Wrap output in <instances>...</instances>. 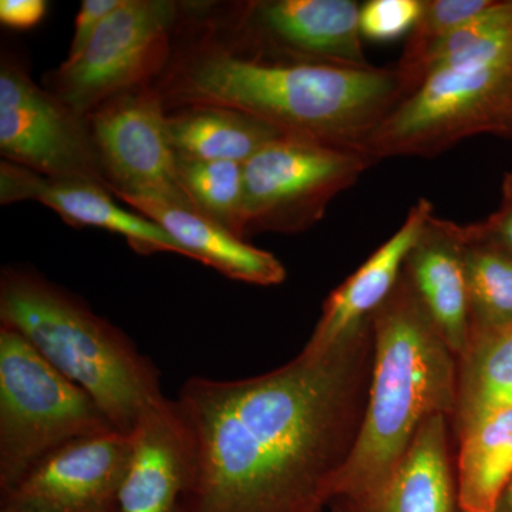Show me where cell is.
<instances>
[{
  "label": "cell",
  "instance_id": "obj_1",
  "mask_svg": "<svg viewBox=\"0 0 512 512\" xmlns=\"http://www.w3.org/2000/svg\"><path fill=\"white\" fill-rule=\"evenodd\" d=\"M373 320L264 375L191 377L177 403L197 464L178 512H309L348 463L372 379Z\"/></svg>",
  "mask_w": 512,
  "mask_h": 512
},
{
  "label": "cell",
  "instance_id": "obj_2",
  "mask_svg": "<svg viewBox=\"0 0 512 512\" xmlns=\"http://www.w3.org/2000/svg\"><path fill=\"white\" fill-rule=\"evenodd\" d=\"M168 111L231 107L288 136L365 153L373 131L407 97L393 67L279 63L238 55L183 12L170 63L154 83Z\"/></svg>",
  "mask_w": 512,
  "mask_h": 512
},
{
  "label": "cell",
  "instance_id": "obj_3",
  "mask_svg": "<svg viewBox=\"0 0 512 512\" xmlns=\"http://www.w3.org/2000/svg\"><path fill=\"white\" fill-rule=\"evenodd\" d=\"M426 76L373 131L365 153L433 157L478 134L512 140V0H497L454 30Z\"/></svg>",
  "mask_w": 512,
  "mask_h": 512
},
{
  "label": "cell",
  "instance_id": "obj_4",
  "mask_svg": "<svg viewBox=\"0 0 512 512\" xmlns=\"http://www.w3.org/2000/svg\"><path fill=\"white\" fill-rule=\"evenodd\" d=\"M372 379L362 427L328 501L379 483L399 464L421 424L457 404V357L403 275L373 316ZM326 501V504H328Z\"/></svg>",
  "mask_w": 512,
  "mask_h": 512
},
{
  "label": "cell",
  "instance_id": "obj_5",
  "mask_svg": "<svg viewBox=\"0 0 512 512\" xmlns=\"http://www.w3.org/2000/svg\"><path fill=\"white\" fill-rule=\"evenodd\" d=\"M0 326L89 394L120 433L131 434L141 414L165 397L157 366L127 335L39 272L3 268Z\"/></svg>",
  "mask_w": 512,
  "mask_h": 512
},
{
  "label": "cell",
  "instance_id": "obj_6",
  "mask_svg": "<svg viewBox=\"0 0 512 512\" xmlns=\"http://www.w3.org/2000/svg\"><path fill=\"white\" fill-rule=\"evenodd\" d=\"M117 431L92 397L0 326V495L57 448Z\"/></svg>",
  "mask_w": 512,
  "mask_h": 512
},
{
  "label": "cell",
  "instance_id": "obj_7",
  "mask_svg": "<svg viewBox=\"0 0 512 512\" xmlns=\"http://www.w3.org/2000/svg\"><path fill=\"white\" fill-rule=\"evenodd\" d=\"M185 12L238 55L266 62L369 67L353 0H249L185 5Z\"/></svg>",
  "mask_w": 512,
  "mask_h": 512
},
{
  "label": "cell",
  "instance_id": "obj_8",
  "mask_svg": "<svg viewBox=\"0 0 512 512\" xmlns=\"http://www.w3.org/2000/svg\"><path fill=\"white\" fill-rule=\"evenodd\" d=\"M173 0H124L76 59L49 74L46 89L87 117L104 101L163 76L183 19Z\"/></svg>",
  "mask_w": 512,
  "mask_h": 512
},
{
  "label": "cell",
  "instance_id": "obj_9",
  "mask_svg": "<svg viewBox=\"0 0 512 512\" xmlns=\"http://www.w3.org/2000/svg\"><path fill=\"white\" fill-rule=\"evenodd\" d=\"M375 158L306 138L284 136L244 164V237L299 234L325 217L330 202Z\"/></svg>",
  "mask_w": 512,
  "mask_h": 512
},
{
  "label": "cell",
  "instance_id": "obj_10",
  "mask_svg": "<svg viewBox=\"0 0 512 512\" xmlns=\"http://www.w3.org/2000/svg\"><path fill=\"white\" fill-rule=\"evenodd\" d=\"M0 153L46 177L109 188L86 117L6 55L0 64Z\"/></svg>",
  "mask_w": 512,
  "mask_h": 512
},
{
  "label": "cell",
  "instance_id": "obj_11",
  "mask_svg": "<svg viewBox=\"0 0 512 512\" xmlns=\"http://www.w3.org/2000/svg\"><path fill=\"white\" fill-rule=\"evenodd\" d=\"M167 114L160 90L151 84L111 97L86 119L114 197L165 201L192 210L177 181Z\"/></svg>",
  "mask_w": 512,
  "mask_h": 512
},
{
  "label": "cell",
  "instance_id": "obj_12",
  "mask_svg": "<svg viewBox=\"0 0 512 512\" xmlns=\"http://www.w3.org/2000/svg\"><path fill=\"white\" fill-rule=\"evenodd\" d=\"M131 453V436L120 431L70 441L39 461L0 501L49 510L117 507Z\"/></svg>",
  "mask_w": 512,
  "mask_h": 512
},
{
  "label": "cell",
  "instance_id": "obj_13",
  "mask_svg": "<svg viewBox=\"0 0 512 512\" xmlns=\"http://www.w3.org/2000/svg\"><path fill=\"white\" fill-rule=\"evenodd\" d=\"M133 453L121 484L119 512H178L194 478V434L177 400L164 397L131 431Z\"/></svg>",
  "mask_w": 512,
  "mask_h": 512
},
{
  "label": "cell",
  "instance_id": "obj_14",
  "mask_svg": "<svg viewBox=\"0 0 512 512\" xmlns=\"http://www.w3.org/2000/svg\"><path fill=\"white\" fill-rule=\"evenodd\" d=\"M454 446L450 419L430 417L389 476L326 505L332 512H458Z\"/></svg>",
  "mask_w": 512,
  "mask_h": 512
},
{
  "label": "cell",
  "instance_id": "obj_15",
  "mask_svg": "<svg viewBox=\"0 0 512 512\" xmlns=\"http://www.w3.org/2000/svg\"><path fill=\"white\" fill-rule=\"evenodd\" d=\"M104 185L89 181L57 180L3 160L0 163V202L36 201L55 211L73 227L106 229L120 235L137 254L173 252L183 248L156 222L126 211Z\"/></svg>",
  "mask_w": 512,
  "mask_h": 512
},
{
  "label": "cell",
  "instance_id": "obj_16",
  "mask_svg": "<svg viewBox=\"0 0 512 512\" xmlns=\"http://www.w3.org/2000/svg\"><path fill=\"white\" fill-rule=\"evenodd\" d=\"M402 275L458 359L470 338L463 225L431 215L406 256Z\"/></svg>",
  "mask_w": 512,
  "mask_h": 512
},
{
  "label": "cell",
  "instance_id": "obj_17",
  "mask_svg": "<svg viewBox=\"0 0 512 512\" xmlns=\"http://www.w3.org/2000/svg\"><path fill=\"white\" fill-rule=\"evenodd\" d=\"M431 215L433 205L430 201L421 198L416 202L402 227L326 298L322 315L305 346L311 349L330 348L372 322L377 309L399 282L406 256Z\"/></svg>",
  "mask_w": 512,
  "mask_h": 512
},
{
  "label": "cell",
  "instance_id": "obj_18",
  "mask_svg": "<svg viewBox=\"0 0 512 512\" xmlns=\"http://www.w3.org/2000/svg\"><path fill=\"white\" fill-rule=\"evenodd\" d=\"M126 204L160 225L183 248L185 258L210 266L232 281L256 286H274L285 281V266L274 254L252 247L247 239L237 237L190 208L154 200H130Z\"/></svg>",
  "mask_w": 512,
  "mask_h": 512
},
{
  "label": "cell",
  "instance_id": "obj_19",
  "mask_svg": "<svg viewBox=\"0 0 512 512\" xmlns=\"http://www.w3.org/2000/svg\"><path fill=\"white\" fill-rule=\"evenodd\" d=\"M167 133L177 156L239 164L288 136L251 114L215 104L168 111Z\"/></svg>",
  "mask_w": 512,
  "mask_h": 512
},
{
  "label": "cell",
  "instance_id": "obj_20",
  "mask_svg": "<svg viewBox=\"0 0 512 512\" xmlns=\"http://www.w3.org/2000/svg\"><path fill=\"white\" fill-rule=\"evenodd\" d=\"M453 437L460 510L494 512L512 478V407L481 417Z\"/></svg>",
  "mask_w": 512,
  "mask_h": 512
},
{
  "label": "cell",
  "instance_id": "obj_21",
  "mask_svg": "<svg viewBox=\"0 0 512 512\" xmlns=\"http://www.w3.org/2000/svg\"><path fill=\"white\" fill-rule=\"evenodd\" d=\"M457 404L453 434L468 424L512 407V323L470 333L457 359Z\"/></svg>",
  "mask_w": 512,
  "mask_h": 512
},
{
  "label": "cell",
  "instance_id": "obj_22",
  "mask_svg": "<svg viewBox=\"0 0 512 512\" xmlns=\"http://www.w3.org/2000/svg\"><path fill=\"white\" fill-rule=\"evenodd\" d=\"M470 333L512 323V254L463 225Z\"/></svg>",
  "mask_w": 512,
  "mask_h": 512
},
{
  "label": "cell",
  "instance_id": "obj_23",
  "mask_svg": "<svg viewBox=\"0 0 512 512\" xmlns=\"http://www.w3.org/2000/svg\"><path fill=\"white\" fill-rule=\"evenodd\" d=\"M177 181L192 210L244 237V164L177 156Z\"/></svg>",
  "mask_w": 512,
  "mask_h": 512
},
{
  "label": "cell",
  "instance_id": "obj_24",
  "mask_svg": "<svg viewBox=\"0 0 512 512\" xmlns=\"http://www.w3.org/2000/svg\"><path fill=\"white\" fill-rule=\"evenodd\" d=\"M494 0H424L423 12L404 46L396 64L397 72L406 84L407 96L421 80V70L431 53L454 30L485 12Z\"/></svg>",
  "mask_w": 512,
  "mask_h": 512
},
{
  "label": "cell",
  "instance_id": "obj_25",
  "mask_svg": "<svg viewBox=\"0 0 512 512\" xmlns=\"http://www.w3.org/2000/svg\"><path fill=\"white\" fill-rule=\"evenodd\" d=\"M424 0H369L360 6V33L373 42H392L412 32Z\"/></svg>",
  "mask_w": 512,
  "mask_h": 512
},
{
  "label": "cell",
  "instance_id": "obj_26",
  "mask_svg": "<svg viewBox=\"0 0 512 512\" xmlns=\"http://www.w3.org/2000/svg\"><path fill=\"white\" fill-rule=\"evenodd\" d=\"M124 0H83L74 22V33L66 60L76 59L86 49L90 40L114 10L123 5Z\"/></svg>",
  "mask_w": 512,
  "mask_h": 512
},
{
  "label": "cell",
  "instance_id": "obj_27",
  "mask_svg": "<svg viewBox=\"0 0 512 512\" xmlns=\"http://www.w3.org/2000/svg\"><path fill=\"white\" fill-rule=\"evenodd\" d=\"M471 227L481 237L490 239L512 254V173L504 177L501 202L497 210L484 221L474 222Z\"/></svg>",
  "mask_w": 512,
  "mask_h": 512
},
{
  "label": "cell",
  "instance_id": "obj_28",
  "mask_svg": "<svg viewBox=\"0 0 512 512\" xmlns=\"http://www.w3.org/2000/svg\"><path fill=\"white\" fill-rule=\"evenodd\" d=\"M47 8L45 0H2L0 22L13 30L33 29L45 18Z\"/></svg>",
  "mask_w": 512,
  "mask_h": 512
},
{
  "label": "cell",
  "instance_id": "obj_29",
  "mask_svg": "<svg viewBox=\"0 0 512 512\" xmlns=\"http://www.w3.org/2000/svg\"><path fill=\"white\" fill-rule=\"evenodd\" d=\"M0 512H119V508L113 507L107 508V510L93 511L49 510V508L28 507V505L3 503V501H0Z\"/></svg>",
  "mask_w": 512,
  "mask_h": 512
},
{
  "label": "cell",
  "instance_id": "obj_30",
  "mask_svg": "<svg viewBox=\"0 0 512 512\" xmlns=\"http://www.w3.org/2000/svg\"><path fill=\"white\" fill-rule=\"evenodd\" d=\"M494 512H512V478L498 500Z\"/></svg>",
  "mask_w": 512,
  "mask_h": 512
},
{
  "label": "cell",
  "instance_id": "obj_31",
  "mask_svg": "<svg viewBox=\"0 0 512 512\" xmlns=\"http://www.w3.org/2000/svg\"><path fill=\"white\" fill-rule=\"evenodd\" d=\"M323 507L315 508V510L309 511V512H322Z\"/></svg>",
  "mask_w": 512,
  "mask_h": 512
},
{
  "label": "cell",
  "instance_id": "obj_32",
  "mask_svg": "<svg viewBox=\"0 0 512 512\" xmlns=\"http://www.w3.org/2000/svg\"><path fill=\"white\" fill-rule=\"evenodd\" d=\"M458 512H467V511L460 510V511H458Z\"/></svg>",
  "mask_w": 512,
  "mask_h": 512
}]
</instances>
